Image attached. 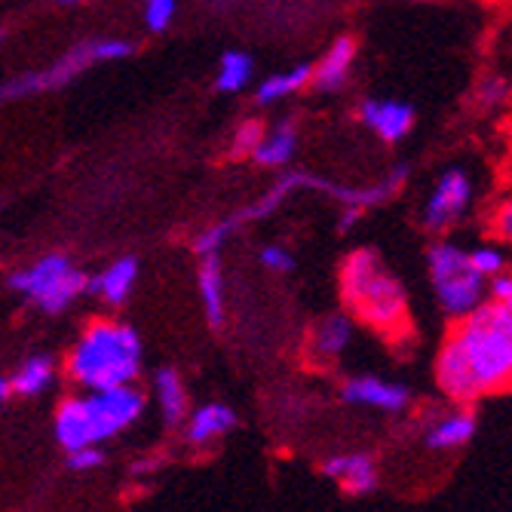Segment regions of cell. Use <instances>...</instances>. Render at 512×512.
<instances>
[{"label":"cell","instance_id":"36","mask_svg":"<svg viewBox=\"0 0 512 512\" xmlns=\"http://www.w3.org/2000/svg\"><path fill=\"white\" fill-rule=\"evenodd\" d=\"M359 212H362V209H347L344 218H341V227H353V221L359 218Z\"/></svg>","mask_w":512,"mask_h":512},{"label":"cell","instance_id":"2","mask_svg":"<svg viewBox=\"0 0 512 512\" xmlns=\"http://www.w3.org/2000/svg\"><path fill=\"white\" fill-rule=\"evenodd\" d=\"M476 371L482 393L503 390L512 375V307L509 301H482L451 335Z\"/></svg>","mask_w":512,"mask_h":512},{"label":"cell","instance_id":"30","mask_svg":"<svg viewBox=\"0 0 512 512\" xmlns=\"http://www.w3.org/2000/svg\"><path fill=\"white\" fill-rule=\"evenodd\" d=\"M105 463V454L96 445H80L74 451H68V467L77 473H89V470H99Z\"/></svg>","mask_w":512,"mask_h":512},{"label":"cell","instance_id":"1","mask_svg":"<svg viewBox=\"0 0 512 512\" xmlns=\"http://www.w3.org/2000/svg\"><path fill=\"white\" fill-rule=\"evenodd\" d=\"M341 292L347 307L371 329L393 338L408 329L405 289L375 249H359L344 261Z\"/></svg>","mask_w":512,"mask_h":512},{"label":"cell","instance_id":"27","mask_svg":"<svg viewBox=\"0 0 512 512\" xmlns=\"http://www.w3.org/2000/svg\"><path fill=\"white\" fill-rule=\"evenodd\" d=\"M175 19V0H145V22L151 31H166Z\"/></svg>","mask_w":512,"mask_h":512},{"label":"cell","instance_id":"38","mask_svg":"<svg viewBox=\"0 0 512 512\" xmlns=\"http://www.w3.org/2000/svg\"><path fill=\"white\" fill-rule=\"evenodd\" d=\"M59 4H65V7H71V4H83V0H59Z\"/></svg>","mask_w":512,"mask_h":512},{"label":"cell","instance_id":"11","mask_svg":"<svg viewBox=\"0 0 512 512\" xmlns=\"http://www.w3.org/2000/svg\"><path fill=\"white\" fill-rule=\"evenodd\" d=\"M325 476H332L341 482V488L347 494H371L378 488V470L375 463H371L365 454H341V457H332L325 463Z\"/></svg>","mask_w":512,"mask_h":512},{"label":"cell","instance_id":"29","mask_svg":"<svg viewBox=\"0 0 512 512\" xmlns=\"http://www.w3.org/2000/svg\"><path fill=\"white\" fill-rule=\"evenodd\" d=\"M264 138V126L258 120H246L237 135H234V157H246L258 148V142Z\"/></svg>","mask_w":512,"mask_h":512},{"label":"cell","instance_id":"13","mask_svg":"<svg viewBox=\"0 0 512 512\" xmlns=\"http://www.w3.org/2000/svg\"><path fill=\"white\" fill-rule=\"evenodd\" d=\"M353 59H356L353 37H338L329 46V53L322 56V62L310 71V80L316 83V89H338L347 80V74L353 68Z\"/></svg>","mask_w":512,"mask_h":512},{"label":"cell","instance_id":"15","mask_svg":"<svg viewBox=\"0 0 512 512\" xmlns=\"http://www.w3.org/2000/svg\"><path fill=\"white\" fill-rule=\"evenodd\" d=\"M200 298H203V310H206L209 322L221 325V319H224V276H221L218 252L215 255H203V264H200Z\"/></svg>","mask_w":512,"mask_h":512},{"label":"cell","instance_id":"39","mask_svg":"<svg viewBox=\"0 0 512 512\" xmlns=\"http://www.w3.org/2000/svg\"><path fill=\"white\" fill-rule=\"evenodd\" d=\"M0 40H4V31H0Z\"/></svg>","mask_w":512,"mask_h":512},{"label":"cell","instance_id":"9","mask_svg":"<svg viewBox=\"0 0 512 512\" xmlns=\"http://www.w3.org/2000/svg\"><path fill=\"white\" fill-rule=\"evenodd\" d=\"M362 120L368 129H375L384 142H402L414 126V111L396 99H368L362 105Z\"/></svg>","mask_w":512,"mask_h":512},{"label":"cell","instance_id":"12","mask_svg":"<svg viewBox=\"0 0 512 512\" xmlns=\"http://www.w3.org/2000/svg\"><path fill=\"white\" fill-rule=\"evenodd\" d=\"M344 399L353 405H365V408H381V411H399L408 402L405 387L399 384H387L378 378H353L344 384Z\"/></svg>","mask_w":512,"mask_h":512},{"label":"cell","instance_id":"18","mask_svg":"<svg viewBox=\"0 0 512 512\" xmlns=\"http://www.w3.org/2000/svg\"><path fill=\"white\" fill-rule=\"evenodd\" d=\"M86 289V276L80 273V270H74V267H68V270H62L50 286H46L34 301L46 310V313H59V310H65L80 292Z\"/></svg>","mask_w":512,"mask_h":512},{"label":"cell","instance_id":"28","mask_svg":"<svg viewBox=\"0 0 512 512\" xmlns=\"http://www.w3.org/2000/svg\"><path fill=\"white\" fill-rule=\"evenodd\" d=\"M234 227H237V221H221V224L203 230V234L197 237V252L200 255H215L224 246V240L230 237V230H234Z\"/></svg>","mask_w":512,"mask_h":512},{"label":"cell","instance_id":"26","mask_svg":"<svg viewBox=\"0 0 512 512\" xmlns=\"http://www.w3.org/2000/svg\"><path fill=\"white\" fill-rule=\"evenodd\" d=\"M298 188H310V175H304V172H292V175H283L279 178L273 188L261 197V203H255L252 209H246V215L243 218H264V215H270L279 203H283L292 191H298Z\"/></svg>","mask_w":512,"mask_h":512},{"label":"cell","instance_id":"22","mask_svg":"<svg viewBox=\"0 0 512 512\" xmlns=\"http://www.w3.org/2000/svg\"><path fill=\"white\" fill-rule=\"evenodd\" d=\"M50 384H53V359L50 356H31L28 362H22L16 378L10 381V387L19 396H40Z\"/></svg>","mask_w":512,"mask_h":512},{"label":"cell","instance_id":"14","mask_svg":"<svg viewBox=\"0 0 512 512\" xmlns=\"http://www.w3.org/2000/svg\"><path fill=\"white\" fill-rule=\"evenodd\" d=\"M135 276H138V264L135 258H120L114 261L105 273H99L96 279H86V289H92L96 295H102L111 304L126 301V295L135 286Z\"/></svg>","mask_w":512,"mask_h":512},{"label":"cell","instance_id":"21","mask_svg":"<svg viewBox=\"0 0 512 512\" xmlns=\"http://www.w3.org/2000/svg\"><path fill=\"white\" fill-rule=\"evenodd\" d=\"M476 433V417L470 411L448 414L430 430V448H460L467 445Z\"/></svg>","mask_w":512,"mask_h":512},{"label":"cell","instance_id":"19","mask_svg":"<svg viewBox=\"0 0 512 512\" xmlns=\"http://www.w3.org/2000/svg\"><path fill=\"white\" fill-rule=\"evenodd\" d=\"M350 338H353V322H350V316H329V319H322L316 325V332H313V350L322 359H332V356L344 353V347L350 344Z\"/></svg>","mask_w":512,"mask_h":512},{"label":"cell","instance_id":"6","mask_svg":"<svg viewBox=\"0 0 512 512\" xmlns=\"http://www.w3.org/2000/svg\"><path fill=\"white\" fill-rule=\"evenodd\" d=\"M132 53V46L126 40H92V43H80L68 56H62L56 65L43 68L37 74H25L19 80H13L10 86L0 89V99H19V96H31V92H43V89H56L65 86L71 77H77L83 68L96 65V62H111V59H123Z\"/></svg>","mask_w":512,"mask_h":512},{"label":"cell","instance_id":"31","mask_svg":"<svg viewBox=\"0 0 512 512\" xmlns=\"http://www.w3.org/2000/svg\"><path fill=\"white\" fill-rule=\"evenodd\" d=\"M467 258H470L473 270H476L479 276H485V279L503 270V252H500V249L482 246V249H476V252H473V255H467Z\"/></svg>","mask_w":512,"mask_h":512},{"label":"cell","instance_id":"16","mask_svg":"<svg viewBox=\"0 0 512 512\" xmlns=\"http://www.w3.org/2000/svg\"><path fill=\"white\" fill-rule=\"evenodd\" d=\"M68 267H71L68 258H62V255H46V258H40L34 267L16 273V276L10 279V283H13V289H19L22 295L37 298V295H40L46 286H50L62 270H68Z\"/></svg>","mask_w":512,"mask_h":512},{"label":"cell","instance_id":"35","mask_svg":"<svg viewBox=\"0 0 512 512\" xmlns=\"http://www.w3.org/2000/svg\"><path fill=\"white\" fill-rule=\"evenodd\" d=\"M494 230L503 240H509V234H512V206L509 203L500 206V218H494Z\"/></svg>","mask_w":512,"mask_h":512},{"label":"cell","instance_id":"34","mask_svg":"<svg viewBox=\"0 0 512 512\" xmlns=\"http://www.w3.org/2000/svg\"><path fill=\"white\" fill-rule=\"evenodd\" d=\"M491 301H509L512 304V279L503 270L491 276Z\"/></svg>","mask_w":512,"mask_h":512},{"label":"cell","instance_id":"3","mask_svg":"<svg viewBox=\"0 0 512 512\" xmlns=\"http://www.w3.org/2000/svg\"><path fill=\"white\" fill-rule=\"evenodd\" d=\"M145 408V396L129 384L92 390L86 399H65L56 411V439L68 451L96 445L126 430Z\"/></svg>","mask_w":512,"mask_h":512},{"label":"cell","instance_id":"24","mask_svg":"<svg viewBox=\"0 0 512 512\" xmlns=\"http://www.w3.org/2000/svg\"><path fill=\"white\" fill-rule=\"evenodd\" d=\"M310 65H298L292 71H283V74H276V77H267L261 86H258V102L261 105H270V102H279V99H286L292 96V92H298L301 86L310 83Z\"/></svg>","mask_w":512,"mask_h":512},{"label":"cell","instance_id":"33","mask_svg":"<svg viewBox=\"0 0 512 512\" xmlns=\"http://www.w3.org/2000/svg\"><path fill=\"white\" fill-rule=\"evenodd\" d=\"M506 80L503 77H491L488 83H482V89H479V96H482V102L485 105H500V102H506Z\"/></svg>","mask_w":512,"mask_h":512},{"label":"cell","instance_id":"8","mask_svg":"<svg viewBox=\"0 0 512 512\" xmlns=\"http://www.w3.org/2000/svg\"><path fill=\"white\" fill-rule=\"evenodd\" d=\"M470 197H473V184H470V178L463 175L460 169L445 172L442 181L436 184V191H433L430 203H427V224L436 227V230H439V227H448L463 209H467Z\"/></svg>","mask_w":512,"mask_h":512},{"label":"cell","instance_id":"4","mask_svg":"<svg viewBox=\"0 0 512 512\" xmlns=\"http://www.w3.org/2000/svg\"><path fill=\"white\" fill-rule=\"evenodd\" d=\"M142 365V341L135 329L114 322H92L71 353V378L86 390L129 384Z\"/></svg>","mask_w":512,"mask_h":512},{"label":"cell","instance_id":"10","mask_svg":"<svg viewBox=\"0 0 512 512\" xmlns=\"http://www.w3.org/2000/svg\"><path fill=\"white\" fill-rule=\"evenodd\" d=\"M402 181H405V169H393L387 178H381L378 184H371V188H338V184L332 181H322L316 178L313 181V188L325 191V194H332L338 203H344L347 209H368V206H378V203H387L399 188H402Z\"/></svg>","mask_w":512,"mask_h":512},{"label":"cell","instance_id":"23","mask_svg":"<svg viewBox=\"0 0 512 512\" xmlns=\"http://www.w3.org/2000/svg\"><path fill=\"white\" fill-rule=\"evenodd\" d=\"M157 399H160L166 421L178 424L184 417V411H188V396H184V384L178 378V371H172V368L160 371V375H157Z\"/></svg>","mask_w":512,"mask_h":512},{"label":"cell","instance_id":"25","mask_svg":"<svg viewBox=\"0 0 512 512\" xmlns=\"http://www.w3.org/2000/svg\"><path fill=\"white\" fill-rule=\"evenodd\" d=\"M252 68H255V62L249 53H240V50L224 53V59L218 65V89L221 92H240L252 80Z\"/></svg>","mask_w":512,"mask_h":512},{"label":"cell","instance_id":"5","mask_svg":"<svg viewBox=\"0 0 512 512\" xmlns=\"http://www.w3.org/2000/svg\"><path fill=\"white\" fill-rule=\"evenodd\" d=\"M430 276L442 307L454 316L470 313L482 304L485 295V276H479L467 258L451 243H439L430 249Z\"/></svg>","mask_w":512,"mask_h":512},{"label":"cell","instance_id":"32","mask_svg":"<svg viewBox=\"0 0 512 512\" xmlns=\"http://www.w3.org/2000/svg\"><path fill=\"white\" fill-rule=\"evenodd\" d=\"M261 264L273 273H289L295 267V258L283 246H267V249H261Z\"/></svg>","mask_w":512,"mask_h":512},{"label":"cell","instance_id":"17","mask_svg":"<svg viewBox=\"0 0 512 512\" xmlns=\"http://www.w3.org/2000/svg\"><path fill=\"white\" fill-rule=\"evenodd\" d=\"M234 424H237V417H234V411H230L227 405H203L191 417L188 436H191V442L206 445V442L218 439L221 433H227Z\"/></svg>","mask_w":512,"mask_h":512},{"label":"cell","instance_id":"37","mask_svg":"<svg viewBox=\"0 0 512 512\" xmlns=\"http://www.w3.org/2000/svg\"><path fill=\"white\" fill-rule=\"evenodd\" d=\"M10 390H13V387H10V381H7V378H0V405H4V402H7Z\"/></svg>","mask_w":512,"mask_h":512},{"label":"cell","instance_id":"7","mask_svg":"<svg viewBox=\"0 0 512 512\" xmlns=\"http://www.w3.org/2000/svg\"><path fill=\"white\" fill-rule=\"evenodd\" d=\"M436 381L442 387L445 396H451L454 402H476L482 393L479 381H476V371L473 365L463 356V350L457 347L454 338L445 341L442 353H439V362H436Z\"/></svg>","mask_w":512,"mask_h":512},{"label":"cell","instance_id":"20","mask_svg":"<svg viewBox=\"0 0 512 512\" xmlns=\"http://www.w3.org/2000/svg\"><path fill=\"white\" fill-rule=\"evenodd\" d=\"M295 145H298L295 126H292V123H283L276 132H270V135L261 138L258 148L252 151V157H255V163H261V166H283V163L292 160Z\"/></svg>","mask_w":512,"mask_h":512}]
</instances>
